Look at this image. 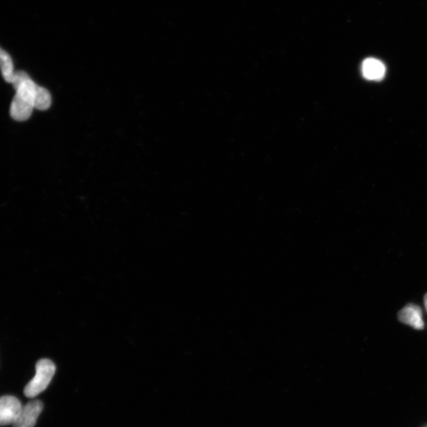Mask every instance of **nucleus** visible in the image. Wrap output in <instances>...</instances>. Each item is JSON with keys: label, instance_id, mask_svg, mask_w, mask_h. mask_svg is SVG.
Segmentation results:
<instances>
[{"label": "nucleus", "instance_id": "3", "mask_svg": "<svg viewBox=\"0 0 427 427\" xmlns=\"http://www.w3.org/2000/svg\"><path fill=\"white\" fill-rule=\"evenodd\" d=\"M22 406L16 397H0V426L13 425L19 417Z\"/></svg>", "mask_w": 427, "mask_h": 427}, {"label": "nucleus", "instance_id": "2", "mask_svg": "<svg viewBox=\"0 0 427 427\" xmlns=\"http://www.w3.org/2000/svg\"><path fill=\"white\" fill-rule=\"evenodd\" d=\"M56 373V366L49 359H40L36 365V374L24 389L26 396L34 398L49 385Z\"/></svg>", "mask_w": 427, "mask_h": 427}, {"label": "nucleus", "instance_id": "4", "mask_svg": "<svg viewBox=\"0 0 427 427\" xmlns=\"http://www.w3.org/2000/svg\"><path fill=\"white\" fill-rule=\"evenodd\" d=\"M43 410V403L40 401H33L22 407L13 427H34L40 413Z\"/></svg>", "mask_w": 427, "mask_h": 427}, {"label": "nucleus", "instance_id": "5", "mask_svg": "<svg viewBox=\"0 0 427 427\" xmlns=\"http://www.w3.org/2000/svg\"><path fill=\"white\" fill-rule=\"evenodd\" d=\"M398 318L403 324L412 326L415 329L422 330L424 329L422 309L414 304H408L405 307H403L398 313Z\"/></svg>", "mask_w": 427, "mask_h": 427}, {"label": "nucleus", "instance_id": "9", "mask_svg": "<svg viewBox=\"0 0 427 427\" xmlns=\"http://www.w3.org/2000/svg\"><path fill=\"white\" fill-rule=\"evenodd\" d=\"M424 305L427 312V294L424 297Z\"/></svg>", "mask_w": 427, "mask_h": 427}, {"label": "nucleus", "instance_id": "7", "mask_svg": "<svg viewBox=\"0 0 427 427\" xmlns=\"http://www.w3.org/2000/svg\"><path fill=\"white\" fill-rule=\"evenodd\" d=\"M362 72L367 80L381 81L385 75V64L374 58H368L362 63Z\"/></svg>", "mask_w": 427, "mask_h": 427}, {"label": "nucleus", "instance_id": "6", "mask_svg": "<svg viewBox=\"0 0 427 427\" xmlns=\"http://www.w3.org/2000/svg\"><path fill=\"white\" fill-rule=\"evenodd\" d=\"M33 109L34 107L31 101L15 93L10 104V114L11 118L17 121H25L31 118Z\"/></svg>", "mask_w": 427, "mask_h": 427}, {"label": "nucleus", "instance_id": "8", "mask_svg": "<svg viewBox=\"0 0 427 427\" xmlns=\"http://www.w3.org/2000/svg\"><path fill=\"white\" fill-rule=\"evenodd\" d=\"M0 71L3 79L8 83L11 84L14 79L15 70L14 63L10 54L0 47Z\"/></svg>", "mask_w": 427, "mask_h": 427}, {"label": "nucleus", "instance_id": "1", "mask_svg": "<svg viewBox=\"0 0 427 427\" xmlns=\"http://www.w3.org/2000/svg\"><path fill=\"white\" fill-rule=\"evenodd\" d=\"M11 84L13 85L17 95L25 97L33 102L34 109L46 110L50 107L52 104L50 93L44 87L35 84L25 72H15Z\"/></svg>", "mask_w": 427, "mask_h": 427}]
</instances>
